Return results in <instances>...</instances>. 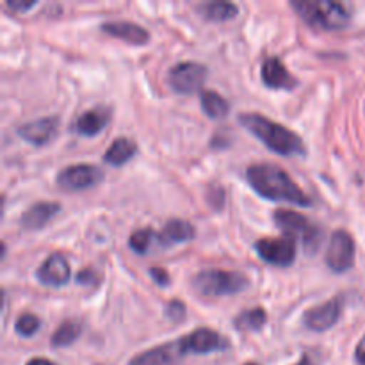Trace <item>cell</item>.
I'll return each mask as SVG.
<instances>
[{
	"label": "cell",
	"mask_w": 365,
	"mask_h": 365,
	"mask_svg": "<svg viewBox=\"0 0 365 365\" xmlns=\"http://www.w3.org/2000/svg\"><path fill=\"white\" fill-rule=\"evenodd\" d=\"M82 334V324L78 321H64L59 328L52 334V346L56 348H64V346H70L81 337Z\"/></svg>",
	"instance_id": "cell-23"
},
{
	"label": "cell",
	"mask_w": 365,
	"mask_h": 365,
	"mask_svg": "<svg viewBox=\"0 0 365 365\" xmlns=\"http://www.w3.org/2000/svg\"><path fill=\"white\" fill-rule=\"evenodd\" d=\"M274 223L284 232L285 237H302L307 253L317 252L323 234L303 214L294 212V210H277L274 212Z\"/></svg>",
	"instance_id": "cell-5"
},
{
	"label": "cell",
	"mask_w": 365,
	"mask_h": 365,
	"mask_svg": "<svg viewBox=\"0 0 365 365\" xmlns=\"http://www.w3.org/2000/svg\"><path fill=\"white\" fill-rule=\"evenodd\" d=\"M207 81V68L195 61H184L170 70L171 88L182 95H191L202 89Z\"/></svg>",
	"instance_id": "cell-7"
},
{
	"label": "cell",
	"mask_w": 365,
	"mask_h": 365,
	"mask_svg": "<svg viewBox=\"0 0 365 365\" xmlns=\"http://www.w3.org/2000/svg\"><path fill=\"white\" fill-rule=\"evenodd\" d=\"M355 360L359 365H365V335L355 349Z\"/></svg>",
	"instance_id": "cell-31"
},
{
	"label": "cell",
	"mask_w": 365,
	"mask_h": 365,
	"mask_svg": "<svg viewBox=\"0 0 365 365\" xmlns=\"http://www.w3.org/2000/svg\"><path fill=\"white\" fill-rule=\"evenodd\" d=\"M110 121V110L107 107H93V109L86 110L81 116L75 120L73 130L81 135H91L100 134L103 128L107 127V123Z\"/></svg>",
	"instance_id": "cell-17"
},
{
	"label": "cell",
	"mask_w": 365,
	"mask_h": 365,
	"mask_svg": "<svg viewBox=\"0 0 365 365\" xmlns=\"http://www.w3.org/2000/svg\"><path fill=\"white\" fill-rule=\"evenodd\" d=\"M246 178L257 195L271 202H289L299 207L312 205L302 187L282 168L274 164H253L246 171Z\"/></svg>",
	"instance_id": "cell-1"
},
{
	"label": "cell",
	"mask_w": 365,
	"mask_h": 365,
	"mask_svg": "<svg viewBox=\"0 0 365 365\" xmlns=\"http://www.w3.org/2000/svg\"><path fill=\"white\" fill-rule=\"evenodd\" d=\"M248 278L235 271L207 269L192 278V287L205 298H220V296L237 294L248 287Z\"/></svg>",
	"instance_id": "cell-4"
},
{
	"label": "cell",
	"mask_w": 365,
	"mask_h": 365,
	"mask_svg": "<svg viewBox=\"0 0 365 365\" xmlns=\"http://www.w3.org/2000/svg\"><path fill=\"white\" fill-rule=\"evenodd\" d=\"M27 365H56V364L50 362V360H46V359H32V360H29Z\"/></svg>",
	"instance_id": "cell-32"
},
{
	"label": "cell",
	"mask_w": 365,
	"mask_h": 365,
	"mask_svg": "<svg viewBox=\"0 0 365 365\" xmlns=\"http://www.w3.org/2000/svg\"><path fill=\"white\" fill-rule=\"evenodd\" d=\"M138 152V145H135L132 139L127 138H118L114 139L113 145L107 148L106 155H103V160L110 166H123L125 163L132 159Z\"/></svg>",
	"instance_id": "cell-20"
},
{
	"label": "cell",
	"mask_w": 365,
	"mask_h": 365,
	"mask_svg": "<svg viewBox=\"0 0 365 365\" xmlns=\"http://www.w3.org/2000/svg\"><path fill=\"white\" fill-rule=\"evenodd\" d=\"M36 4H38L36 0H32V2H18V0H14V2H6V7L16 11V13H21V11H29L31 7H34Z\"/></svg>",
	"instance_id": "cell-29"
},
{
	"label": "cell",
	"mask_w": 365,
	"mask_h": 365,
	"mask_svg": "<svg viewBox=\"0 0 365 365\" xmlns=\"http://www.w3.org/2000/svg\"><path fill=\"white\" fill-rule=\"evenodd\" d=\"M59 203L56 202H39L34 203L31 209H27L21 216L20 223L21 227L27 228V230H39V228L45 227L48 221L53 220L57 212H59Z\"/></svg>",
	"instance_id": "cell-18"
},
{
	"label": "cell",
	"mask_w": 365,
	"mask_h": 365,
	"mask_svg": "<svg viewBox=\"0 0 365 365\" xmlns=\"http://www.w3.org/2000/svg\"><path fill=\"white\" fill-rule=\"evenodd\" d=\"M296 365H314V364L310 362V359H309V356H303V359L299 360V362L296 364Z\"/></svg>",
	"instance_id": "cell-33"
},
{
	"label": "cell",
	"mask_w": 365,
	"mask_h": 365,
	"mask_svg": "<svg viewBox=\"0 0 365 365\" xmlns=\"http://www.w3.org/2000/svg\"><path fill=\"white\" fill-rule=\"evenodd\" d=\"M164 312H166L168 319L178 323V321H182L185 317V305L182 302H178V299H173L171 303H168Z\"/></svg>",
	"instance_id": "cell-27"
},
{
	"label": "cell",
	"mask_w": 365,
	"mask_h": 365,
	"mask_svg": "<svg viewBox=\"0 0 365 365\" xmlns=\"http://www.w3.org/2000/svg\"><path fill=\"white\" fill-rule=\"evenodd\" d=\"M100 31L113 36V38L132 43V45H146L150 39V32L141 25L132 24V21H106V24L100 25Z\"/></svg>",
	"instance_id": "cell-15"
},
{
	"label": "cell",
	"mask_w": 365,
	"mask_h": 365,
	"mask_svg": "<svg viewBox=\"0 0 365 365\" xmlns=\"http://www.w3.org/2000/svg\"><path fill=\"white\" fill-rule=\"evenodd\" d=\"M41 327V321L39 317H36L34 314H24L16 319V324H14V330L18 331V335L21 337H32L36 331Z\"/></svg>",
	"instance_id": "cell-26"
},
{
	"label": "cell",
	"mask_w": 365,
	"mask_h": 365,
	"mask_svg": "<svg viewBox=\"0 0 365 365\" xmlns=\"http://www.w3.org/2000/svg\"><path fill=\"white\" fill-rule=\"evenodd\" d=\"M260 75H262L264 84L271 89H292L298 84V81L292 77L291 71L278 57H267L262 63Z\"/></svg>",
	"instance_id": "cell-14"
},
{
	"label": "cell",
	"mask_w": 365,
	"mask_h": 365,
	"mask_svg": "<svg viewBox=\"0 0 365 365\" xmlns=\"http://www.w3.org/2000/svg\"><path fill=\"white\" fill-rule=\"evenodd\" d=\"M150 274H152V278L160 285V287H166V285L170 284V274H168L163 267H152V269H150Z\"/></svg>",
	"instance_id": "cell-28"
},
{
	"label": "cell",
	"mask_w": 365,
	"mask_h": 365,
	"mask_svg": "<svg viewBox=\"0 0 365 365\" xmlns=\"http://www.w3.org/2000/svg\"><path fill=\"white\" fill-rule=\"evenodd\" d=\"M239 123L264 143L271 152L284 157H303L307 153L305 143L296 132L269 118L257 113H245L239 116Z\"/></svg>",
	"instance_id": "cell-2"
},
{
	"label": "cell",
	"mask_w": 365,
	"mask_h": 365,
	"mask_svg": "<svg viewBox=\"0 0 365 365\" xmlns=\"http://www.w3.org/2000/svg\"><path fill=\"white\" fill-rule=\"evenodd\" d=\"M255 250L264 262L277 267H289L296 260V242L291 237L260 239Z\"/></svg>",
	"instance_id": "cell-9"
},
{
	"label": "cell",
	"mask_w": 365,
	"mask_h": 365,
	"mask_svg": "<svg viewBox=\"0 0 365 365\" xmlns=\"http://www.w3.org/2000/svg\"><path fill=\"white\" fill-rule=\"evenodd\" d=\"M291 7L310 27L324 29V31H341L351 21V9L342 2H330V0L291 2Z\"/></svg>",
	"instance_id": "cell-3"
},
{
	"label": "cell",
	"mask_w": 365,
	"mask_h": 365,
	"mask_svg": "<svg viewBox=\"0 0 365 365\" xmlns=\"http://www.w3.org/2000/svg\"><path fill=\"white\" fill-rule=\"evenodd\" d=\"M355 264V241L346 230L331 234L327 250V266L334 273H346Z\"/></svg>",
	"instance_id": "cell-6"
},
{
	"label": "cell",
	"mask_w": 365,
	"mask_h": 365,
	"mask_svg": "<svg viewBox=\"0 0 365 365\" xmlns=\"http://www.w3.org/2000/svg\"><path fill=\"white\" fill-rule=\"evenodd\" d=\"M246 365H259V364H253V362H250V364H246Z\"/></svg>",
	"instance_id": "cell-34"
},
{
	"label": "cell",
	"mask_w": 365,
	"mask_h": 365,
	"mask_svg": "<svg viewBox=\"0 0 365 365\" xmlns=\"http://www.w3.org/2000/svg\"><path fill=\"white\" fill-rule=\"evenodd\" d=\"M57 127H59V118L57 116L39 118V120L29 121V123L21 125V127L18 128V135H20L24 141L31 143V145L43 146L56 138Z\"/></svg>",
	"instance_id": "cell-13"
},
{
	"label": "cell",
	"mask_w": 365,
	"mask_h": 365,
	"mask_svg": "<svg viewBox=\"0 0 365 365\" xmlns=\"http://www.w3.org/2000/svg\"><path fill=\"white\" fill-rule=\"evenodd\" d=\"M77 282H78V284H82V285H91V284H95V282H96V277H95V273H93L91 269H82L81 273H78Z\"/></svg>",
	"instance_id": "cell-30"
},
{
	"label": "cell",
	"mask_w": 365,
	"mask_h": 365,
	"mask_svg": "<svg viewBox=\"0 0 365 365\" xmlns=\"http://www.w3.org/2000/svg\"><path fill=\"white\" fill-rule=\"evenodd\" d=\"M200 100H202L203 113H205L209 118H214V120L227 116L228 109H230L227 100L216 91H202Z\"/></svg>",
	"instance_id": "cell-22"
},
{
	"label": "cell",
	"mask_w": 365,
	"mask_h": 365,
	"mask_svg": "<svg viewBox=\"0 0 365 365\" xmlns=\"http://www.w3.org/2000/svg\"><path fill=\"white\" fill-rule=\"evenodd\" d=\"M182 351L185 353H196V355H207V353L225 351L228 349V341L220 335L217 331L209 330V328H198L187 337L180 339Z\"/></svg>",
	"instance_id": "cell-10"
},
{
	"label": "cell",
	"mask_w": 365,
	"mask_h": 365,
	"mask_svg": "<svg viewBox=\"0 0 365 365\" xmlns=\"http://www.w3.org/2000/svg\"><path fill=\"white\" fill-rule=\"evenodd\" d=\"M195 227L189 221L171 220L157 234V241L163 246H175L182 245V242H189L191 239H195Z\"/></svg>",
	"instance_id": "cell-19"
},
{
	"label": "cell",
	"mask_w": 365,
	"mask_h": 365,
	"mask_svg": "<svg viewBox=\"0 0 365 365\" xmlns=\"http://www.w3.org/2000/svg\"><path fill=\"white\" fill-rule=\"evenodd\" d=\"M70 264H68L66 257H63L61 253L50 255L36 271V278L48 287H61L70 282Z\"/></svg>",
	"instance_id": "cell-12"
},
{
	"label": "cell",
	"mask_w": 365,
	"mask_h": 365,
	"mask_svg": "<svg viewBox=\"0 0 365 365\" xmlns=\"http://www.w3.org/2000/svg\"><path fill=\"white\" fill-rule=\"evenodd\" d=\"M103 180V171L93 164H73L57 175L56 182L61 189L66 191H82Z\"/></svg>",
	"instance_id": "cell-8"
},
{
	"label": "cell",
	"mask_w": 365,
	"mask_h": 365,
	"mask_svg": "<svg viewBox=\"0 0 365 365\" xmlns=\"http://www.w3.org/2000/svg\"><path fill=\"white\" fill-rule=\"evenodd\" d=\"M182 355H184V351H182L180 341L168 342V344L157 346V348L148 349V351L139 353L130 360L128 365H168Z\"/></svg>",
	"instance_id": "cell-16"
},
{
	"label": "cell",
	"mask_w": 365,
	"mask_h": 365,
	"mask_svg": "<svg viewBox=\"0 0 365 365\" xmlns=\"http://www.w3.org/2000/svg\"><path fill=\"white\" fill-rule=\"evenodd\" d=\"M200 13L210 21H227L239 14V7L232 2H209L200 6Z\"/></svg>",
	"instance_id": "cell-21"
},
{
	"label": "cell",
	"mask_w": 365,
	"mask_h": 365,
	"mask_svg": "<svg viewBox=\"0 0 365 365\" xmlns=\"http://www.w3.org/2000/svg\"><path fill=\"white\" fill-rule=\"evenodd\" d=\"M155 239H157L155 232L150 230V228H143V230H135L134 234L130 235V239H128V246H130L135 253H139V255H145Z\"/></svg>",
	"instance_id": "cell-25"
},
{
	"label": "cell",
	"mask_w": 365,
	"mask_h": 365,
	"mask_svg": "<svg viewBox=\"0 0 365 365\" xmlns=\"http://www.w3.org/2000/svg\"><path fill=\"white\" fill-rule=\"evenodd\" d=\"M342 312V299L334 298L330 302H324L321 305L314 307V309L307 310L303 316V324L309 330L314 331H327L330 330L334 324H337L339 317Z\"/></svg>",
	"instance_id": "cell-11"
},
{
	"label": "cell",
	"mask_w": 365,
	"mask_h": 365,
	"mask_svg": "<svg viewBox=\"0 0 365 365\" xmlns=\"http://www.w3.org/2000/svg\"><path fill=\"white\" fill-rule=\"evenodd\" d=\"M267 323V314L264 309H250L239 314L234 319V324L239 330H260Z\"/></svg>",
	"instance_id": "cell-24"
}]
</instances>
